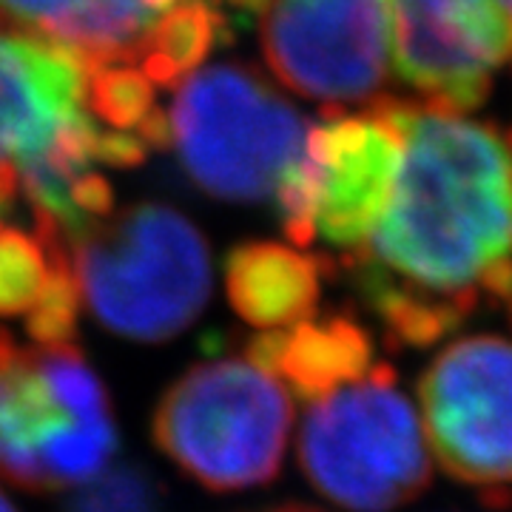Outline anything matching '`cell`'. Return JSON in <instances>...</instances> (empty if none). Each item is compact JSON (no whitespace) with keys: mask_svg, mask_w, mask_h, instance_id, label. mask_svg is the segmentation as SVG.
Masks as SVG:
<instances>
[{"mask_svg":"<svg viewBox=\"0 0 512 512\" xmlns=\"http://www.w3.org/2000/svg\"><path fill=\"white\" fill-rule=\"evenodd\" d=\"M396 66L427 103L478 109L498 69L510 60L512 35L495 0H393Z\"/></svg>","mask_w":512,"mask_h":512,"instance_id":"8fae6325","label":"cell"},{"mask_svg":"<svg viewBox=\"0 0 512 512\" xmlns=\"http://www.w3.org/2000/svg\"><path fill=\"white\" fill-rule=\"evenodd\" d=\"M177 3L183 0H0V23L52 40L89 69L134 66L151 29Z\"/></svg>","mask_w":512,"mask_h":512,"instance_id":"7c38bea8","label":"cell"},{"mask_svg":"<svg viewBox=\"0 0 512 512\" xmlns=\"http://www.w3.org/2000/svg\"><path fill=\"white\" fill-rule=\"evenodd\" d=\"M308 131L259 74L231 63L188 77L168 111V143L185 174L222 202L276 200Z\"/></svg>","mask_w":512,"mask_h":512,"instance_id":"52a82bcc","label":"cell"},{"mask_svg":"<svg viewBox=\"0 0 512 512\" xmlns=\"http://www.w3.org/2000/svg\"><path fill=\"white\" fill-rule=\"evenodd\" d=\"M163 487L143 464H109L103 473L74 487L60 512H163Z\"/></svg>","mask_w":512,"mask_h":512,"instance_id":"ac0fdd59","label":"cell"},{"mask_svg":"<svg viewBox=\"0 0 512 512\" xmlns=\"http://www.w3.org/2000/svg\"><path fill=\"white\" fill-rule=\"evenodd\" d=\"M402 165V134L373 103L311 126L302 160L279 185L276 211L293 245L322 237L342 259L362 254L382 222Z\"/></svg>","mask_w":512,"mask_h":512,"instance_id":"ba28073f","label":"cell"},{"mask_svg":"<svg viewBox=\"0 0 512 512\" xmlns=\"http://www.w3.org/2000/svg\"><path fill=\"white\" fill-rule=\"evenodd\" d=\"M291 427V390L274 373L248 356H214L165 390L151 436L188 478L237 493L279 476Z\"/></svg>","mask_w":512,"mask_h":512,"instance_id":"277c9868","label":"cell"},{"mask_svg":"<svg viewBox=\"0 0 512 512\" xmlns=\"http://www.w3.org/2000/svg\"><path fill=\"white\" fill-rule=\"evenodd\" d=\"M117 453L109 393L77 345L0 353V478L55 493L86 484Z\"/></svg>","mask_w":512,"mask_h":512,"instance_id":"5b68a950","label":"cell"},{"mask_svg":"<svg viewBox=\"0 0 512 512\" xmlns=\"http://www.w3.org/2000/svg\"><path fill=\"white\" fill-rule=\"evenodd\" d=\"M262 512H325V510H319V507H308V504H285V507H271V510H262Z\"/></svg>","mask_w":512,"mask_h":512,"instance_id":"44dd1931","label":"cell"},{"mask_svg":"<svg viewBox=\"0 0 512 512\" xmlns=\"http://www.w3.org/2000/svg\"><path fill=\"white\" fill-rule=\"evenodd\" d=\"M234 37L231 26L214 9L200 0H183L151 29L134 66L154 86H174L197 69L217 43H231Z\"/></svg>","mask_w":512,"mask_h":512,"instance_id":"9a60e30c","label":"cell"},{"mask_svg":"<svg viewBox=\"0 0 512 512\" xmlns=\"http://www.w3.org/2000/svg\"><path fill=\"white\" fill-rule=\"evenodd\" d=\"M0 512H18L15 510V504H12V501H9L3 493H0Z\"/></svg>","mask_w":512,"mask_h":512,"instance_id":"cb8c5ba5","label":"cell"},{"mask_svg":"<svg viewBox=\"0 0 512 512\" xmlns=\"http://www.w3.org/2000/svg\"><path fill=\"white\" fill-rule=\"evenodd\" d=\"M80 302L114 336L160 345L180 336L211 299V248L163 202H140L69 242Z\"/></svg>","mask_w":512,"mask_h":512,"instance_id":"7a4b0ae2","label":"cell"},{"mask_svg":"<svg viewBox=\"0 0 512 512\" xmlns=\"http://www.w3.org/2000/svg\"><path fill=\"white\" fill-rule=\"evenodd\" d=\"M20 194V177L15 165H0V222L15 211Z\"/></svg>","mask_w":512,"mask_h":512,"instance_id":"ffe728a7","label":"cell"},{"mask_svg":"<svg viewBox=\"0 0 512 512\" xmlns=\"http://www.w3.org/2000/svg\"><path fill=\"white\" fill-rule=\"evenodd\" d=\"M501 308L510 313V325H512V293H510V296H507V299H504V305H501Z\"/></svg>","mask_w":512,"mask_h":512,"instance_id":"d4e9b609","label":"cell"},{"mask_svg":"<svg viewBox=\"0 0 512 512\" xmlns=\"http://www.w3.org/2000/svg\"><path fill=\"white\" fill-rule=\"evenodd\" d=\"M259 32L271 72L336 109L379 97L390 77V0H265Z\"/></svg>","mask_w":512,"mask_h":512,"instance_id":"30bf717a","label":"cell"},{"mask_svg":"<svg viewBox=\"0 0 512 512\" xmlns=\"http://www.w3.org/2000/svg\"><path fill=\"white\" fill-rule=\"evenodd\" d=\"M200 3H205L208 9H214L231 26L234 35L242 32L251 20L259 18V12L265 6V0H200Z\"/></svg>","mask_w":512,"mask_h":512,"instance_id":"d6986e66","label":"cell"},{"mask_svg":"<svg viewBox=\"0 0 512 512\" xmlns=\"http://www.w3.org/2000/svg\"><path fill=\"white\" fill-rule=\"evenodd\" d=\"M427 444L444 473L510 501L512 342L467 336L441 350L419 379Z\"/></svg>","mask_w":512,"mask_h":512,"instance_id":"9c48e42d","label":"cell"},{"mask_svg":"<svg viewBox=\"0 0 512 512\" xmlns=\"http://www.w3.org/2000/svg\"><path fill=\"white\" fill-rule=\"evenodd\" d=\"M72 268L69 245L0 222V316H29Z\"/></svg>","mask_w":512,"mask_h":512,"instance_id":"2e32d148","label":"cell"},{"mask_svg":"<svg viewBox=\"0 0 512 512\" xmlns=\"http://www.w3.org/2000/svg\"><path fill=\"white\" fill-rule=\"evenodd\" d=\"M498 3V9L504 12V18H507V26H510V35H512V0H495ZM510 60H512V49H510Z\"/></svg>","mask_w":512,"mask_h":512,"instance_id":"7402d4cb","label":"cell"},{"mask_svg":"<svg viewBox=\"0 0 512 512\" xmlns=\"http://www.w3.org/2000/svg\"><path fill=\"white\" fill-rule=\"evenodd\" d=\"M245 356L311 404L359 382L376 365L373 336L345 313L259 333L245 345Z\"/></svg>","mask_w":512,"mask_h":512,"instance_id":"4fadbf2b","label":"cell"},{"mask_svg":"<svg viewBox=\"0 0 512 512\" xmlns=\"http://www.w3.org/2000/svg\"><path fill=\"white\" fill-rule=\"evenodd\" d=\"M296 450L313 490L353 512L399 510L433 481L430 444L390 365L313 402Z\"/></svg>","mask_w":512,"mask_h":512,"instance_id":"8992f818","label":"cell"},{"mask_svg":"<svg viewBox=\"0 0 512 512\" xmlns=\"http://www.w3.org/2000/svg\"><path fill=\"white\" fill-rule=\"evenodd\" d=\"M402 134L393 200L342 265L470 319L512 293V128L427 100H376Z\"/></svg>","mask_w":512,"mask_h":512,"instance_id":"6da1fadb","label":"cell"},{"mask_svg":"<svg viewBox=\"0 0 512 512\" xmlns=\"http://www.w3.org/2000/svg\"><path fill=\"white\" fill-rule=\"evenodd\" d=\"M89 66L46 37L0 23V165H15L35 220L80 234L74 185L100 163L106 128L94 123Z\"/></svg>","mask_w":512,"mask_h":512,"instance_id":"3957f363","label":"cell"},{"mask_svg":"<svg viewBox=\"0 0 512 512\" xmlns=\"http://www.w3.org/2000/svg\"><path fill=\"white\" fill-rule=\"evenodd\" d=\"M328 262L279 242H242L225 256L231 308L259 330H285L313 319Z\"/></svg>","mask_w":512,"mask_h":512,"instance_id":"5bb4252c","label":"cell"},{"mask_svg":"<svg viewBox=\"0 0 512 512\" xmlns=\"http://www.w3.org/2000/svg\"><path fill=\"white\" fill-rule=\"evenodd\" d=\"M15 348V342H12V336L6 333V330H0V353H6V350Z\"/></svg>","mask_w":512,"mask_h":512,"instance_id":"603a6c76","label":"cell"},{"mask_svg":"<svg viewBox=\"0 0 512 512\" xmlns=\"http://www.w3.org/2000/svg\"><path fill=\"white\" fill-rule=\"evenodd\" d=\"M86 103L111 131L137 134L148 148L168 146V114L157 109L154 83L137 66L109 63L89 69Z\"/></svg>","mask_w":512,"mask_h":512,"instance_id":"e0dca14e","label":"cell"}]
</instances>
